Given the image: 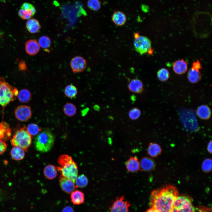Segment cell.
Listing matches in <instances>:
<instances>
[{
	"label": "cell",
	"instance_id": "6da1fadb",
	"mask_svg": "<svg viewBox=\"0 0 212 212\" xmlns=\"http://www.w3.org/2000/svg\"><path fill=\"white\" fill-rule=\"evenodd\" d=\"M178 194L176 188L172 185L156 189L151 193L150 205L159 212H170Z\"/></svg>",
	"mask_w": 212,
	"mask_h": 212
},
{
	"label": "cell",
	"instance_id": "7a4b0ae2",
	"mask_svg": "<svg viewBox=\"0 0 212 212\" xmlns=\"http://www.w3.org/2000/svg\"><path fill=\"white\" fill-rule=\"evenodd\" d=\"M58 162L59 166L57 167V168L61 175L75 183L78 170L77 164L72 157L67 155H62L58 158Z\"/></svg>",
	"mask_w": 212,
	"mask_h": 212
},
{
	"label": "cell",
	"instance_id": "3957f363",
	"mask_svg": "<svg viewBox=\"0 0 212 212\" xmlns=\"http://www.w3.org/2000/svg\"><path fill=\"white\" fill-rule=\"evenodd\" d=\"M55 140L54 135L49 130L40 131L36 137L34 143L36 150L40 152H47L53 146Z\"/></svg>",
	"mask_w": 212,
	"mask_h": 212
},
{
	"label": "cell",
	"instance_id": "277c9868",
	"mask_svg": "<svg viewBox=\"0 0 212 212\" xmlns=\"http://www.w3.org/2000/svg\"><path fill=\"white\" fill-rule=\"evenodd\" d=\"M19 92L17 88L7 82L5 78L0 77V105L3 107L16 99Z\"/></svg>",
	"mask_w": 212,
	"mask_h": 212
},
{
	"label": "cell",
	"instance_id": "5b68a950",
	"mask_svg": "<svg viewBox=\"0 0 212 212\" xmlns=\"http://www.w3.org/2000/svg\"><path fill=\"white\" fill-rule=\"evenodd\" d=\"M32 140V136L28 132L27 127L24 126L16 132L10 142L13 146L20 147L26 152L31 144Z\"/></svg>",
	"mask_w": 212,
	"mask_h": 212
},
{
	"label": "cell",
	"instance_id": "8992f818",
	"mask_svg": "<svg viewBox=\"0 0 212 212\" xmlns=\"http://www.w3.org/2000/svg\"><path fill=\"white\" fill-rule=\"evenodd\" d=\"M170 212H196L191 199L187 196H178Z\"/></svg>",
	"mask_w": 212,
	"mask_h": 212
},
{
	"label": "cell",
	"instance_id": "52a82bcc",
	"mask_svg": "<svg viewBox=\"0 0 212 212\" xmlns=\"http://www.w3.org/2000/svg\"><path fill=\"white\" fill-rule=\"evenodd\" d=\"M134 46L136 51L141 54L146 53L151 48V42L147 37L135 34Z\"/></svg>",
	"mask_w": 212,
	"mask_h": 212
},
{
	"label": "cell",
	"instance_id": "ba28073f",
	"mask_svg": "<svg viewBox=\"0 0 212 212\" xmlns=\"http://www.w3.org/2000/svg\"><path fill=\"white\" fill-rule=\"evenodd\" d=\"M130 203L125 200L124 196L116 198L110 208V212H129Z\"/></svg>",
	"mask_w": 212,
	"mask_h": 212
},
{
	"label": "cell",
	"instance_id": "9c48e42d",
	"mask_svg": "<svg viewBox=\"0 0 212 212\" xmlns=\"http://www.w3.org/2000/svg\"><path fill=\"white\" fill-rule=\"evenodd\" d=\"M14 115L18 120L22 122H26L31 117L32 112L29 106L22 105L19 106L15 109Z\"/></svg>",
	"mask_w": 212,
	"mask_h": 212
},
{
	"label": "cell",
	"instance_id": "30bf717a",
	"mask_svg": "<svg viewBox=\"0 0 212 212\" xmlns=\"http://www.w3.org/2000/svg\"><path fill=\"white\" fill-rule=\"evenodd\" d=\"M70 65L74 73L81 72L84 71L87 66L86 60L81 56H76L71 60Z\"/></svg>",
	"mask_w": 212,
	"mask_h": 212
},
{
	"label": "cell",
	"instance_id": "8fae6325",
	"mask_svg": "<svg viewBox=\"0 0 212 212\" xmlns=\"http://www.w3.org/2000/svg\"><path fill=\"white\" fill-rule=\"evenodd\" d=\"M59 179L60 186L62 191L68 194H71L74 191L76 186L72 180L62 175Z\"/></svg>",
	"mask_w": 212,
	"mask_h": 212
},
{
	"label": "cell",
	"instance_id": "7c38bea8",
	"mask_svg": "<svg viewBox=\"0 0 212 212\" xmlns=\"http://www.w3.org/2000/svg\"><path fill=\"white\" fill-rule=\"evenodd\" d=\"M155 164L154 161L148 157H144L140 162L139 170L144 171H150L153 170Z\"/></svg>",
	"mask_w": 212,
	"mask_h": 212
},
{
	"label": "cell",
	"instance_id": "4fadbf2b",
	"mask_svg": "<svg viewBox=\"0 0 212 212\" xmlns=\"http://www.w3.org/2000/svg\"><path fill=\"white\" fill-rule=\"evenodd\" d=\"M40 46L38 42L34 39L28 40L25 44V50L29 55L33 56L37 54L39 51Z\"/></svg>",
	"mask_w": 212,
	"mask_h": 212
},
{
	"label": "cell",
	"instance_id": "5bb4252c",
	"mask_svg": "<svg viewBox=\"0 0 212 212\" xmlns=\"http://www.w3.org/2000/svg\"><path fill=\"white\" fill-rule=\"evenodd\" d=\"M129 90L135 93H140L143 90V85L142 81L138 79H133L130 82L128 85Z\"/></svg>",
	"mask_w": 212,
	"mask_h": 212
},
{
	"label": "cell",
	"instance_id": "9a60e30c",
	"mask_svg": "<svg viewBox=\"0 0 212 212\" xmlns=\"http://www.w3.org/2000/svg\"><path fill=\"white\" fill-rule=\"evenodd\" d=\"M173 69L176 74H182L187 70V63L183 59L177 60L174 63Z\"/></svg>",
	"mask_w": 212,
	"mask_h": 212
},
{
	"label": "cell",
	"instance_id": "2e32d148",
	"mask_svg": "<svg viewBox=\"0 0 212 212\" xmlns=\"http://www.w3.org/2000/svg\"><path fill=\"white\" fill-rule=\"evenodd\" d=\"M198 117L201 119L207 120L209 119L211 115V110L207 105H202L199 106L196 110Z\"/></svg>",
	"mask_w": 212,
	"mask_h": 212
},
{
	"label": "cell",
	"instance_id": "e0dca14e",
	"mask_svg": "<svg viewBox=\"0 0 212 212\" xmlns=\"http://www.w3.org/2000/svg\"><path fill=\"white\" fill-rule=\"evenodd\" d=\"M125 165L127 170L130 172H135L139 170L140 162L136 156L130 157L126 162Z\"/></svg>",
	"mask_w": 212,
	"mask_h": 212
},
{
	"label": "cell",
	"instance_id": "ac0fdd59",
	"mask_svg": "<svg viewBox=\"0 0 212 212\" xmlns=\"http://www.w3.org/2000/svg\"><path fill=\"white\" fill-rule=\"evenodd\" d=\"M26 27L30 33L34 34L39 30L41 26L37 20L34 18H30L26 22Z\"/></svg>",
	"mask_w": 212,
	"mask_h": 212
},
{
	"label": "cell",
	"instance_id": "d6986e66",
	"mask_svg": "<svg viewBox=\"0 0 212 212\" xmlns=\"http://www.w3.org/2000/svg\"><path fill=\"white\" fill-rule=\"evenodd\" d=\"M112 19L116 25L121 26L125 23L127 18L123 12L117 11L113 13L112 16Z\"/></svg>",
	"mask_w": 212,
	"mask_h": 212
},
{
	"label": "cell",
	"instance_id": "ffe728a7",
	"mask_svg": "<svg viewBox=\"0 0 212 212\" xmlns=\"http://www.w3.org/2000/svg\"><path fill=\"white\" fill-rule=\"evenodd\" d=\"M11 130L6 122L2 121L0 123V140L5 141L10 137Z\"/></svg>",
	"mask_w": 212,
	"mask_h": 212
},
{
	"label": "cell",
	"instance_id": "44dd1931",
	"mask_svg": "<svg viewBox=\"0 0 212 212\" xmlns=\"http://www.w3.org/2000/svg\"><path fill=\"white\" fill-rule=\"evenodd\" d=\"M25 152L26 151L23 148L18 146H14L11 150L10 155L13 160L19 161L23 159Z\"/></svg>",
	"mask_w": 212,
	"mask_h": 212
},
{
	"label": "cell",
	"instance_id": "7402d4cb",
	"mask_svg": "<svg viewBox=\"0 0 212 212\" xmlns=\"http://www.w3.org/2000/svg\"><path fill=\"white\" fill-rule=\"evenodd\" d=\"M70 198L72 202L74 205H79L84 202V193L78 190L74 191L72 193Z\"/></svg>",
	"mask_w": 212,
	"mask_h": 212
},
{
	"label": "cell",
	"instance_id": "603a6c76",
	"mask_svg": "<svg viewBox=\"0 0 212 212\" xmlns=\"http://www.w3.org/2000/svg\"><path fill=\"white\" fill-rule=\"evenodd\" d=\"M187 77L190 82L195 83L201 80V75L199 70L191 68L188 72Z\"/></svg>",
	"mask_w": 212,
	"mask_h": 212
},
{
	"label": "cell",
	"instance_id": "cb8c5ba5",
	"mask_svg": "<svg viewBox=\"0 0 212 212\" xmlns=\"http://www.w3.org/2000/svg\"><path fill=\"white\" fill-rule=\"evenodd\" d=\"M57 168L54 165H49L46 166L44 170L45 176L49 179L54 178L57 175Z\"/></svg>",
	"mask_w": 212,
	"mask_h": 212
},
{
	"label": "cell",
	"instance_id": "d4e9b609",
	"mask_svg": "<svg viewBox=\"0 0 212 212\" xmlns=\"http://www.w3.org/2000/svg\"><path fill=\"white\" fill-rule=\"evenodd\" d=\"M161 151V149L158 144L151 143L149 145L147 153L151 157H155L159 155Z\"/></svg>",
	"mask_w": 212,
	"mask_h": 212
},
{
	"label": "cell",
	"instance_id": "484cf974",
	"mask_svg": "<svg viewBox=\"0 0 212 212\" xmlns=\"http://www.w3.org/2000/svg\"><path fill=\"white\" fill-rule=\"evenodd\" d=\"M17 97L19 101L23 103L29 102L31 100L32 94L27 89H23L19 92Z\"/></svg>",
	"mask_w": 212,
	"mask_h": 212
},
{
	"label": "cell",
	"instance_id": "4316f807",
	"mask_svg": "<svg viewBox=\"0 0 212 212\" xmlns=\"http://www.w3.org/2000/svg\"><path fill=\"white\" fill-rule=\"evenodd\" d=\"M36 9L35 7L31 9H20L18 12V14L20 17L23 19H29L31 18L36 13Z\"/></svg>",
	"mask_w": 212,
	"mask_h": 212
},
{
	"label": "cell",
	"instance_id": "83f0119b",
	"mask_svg": "<svg viewBox=\"0 0 212 212\" xmlns=\"http://www.w3.org/2000/svg\"><path fill=\"white\" fill-rule=\"evenodd\" d=\"M64 92L65 95L67 97L72 99L76 96L77 93V87L72 84L67 85L65 87Z\"/></svg>",
	"mask_w": 212,
	"mask_h": 212
},
{
	"label": "cell",
	"instance_id": "f1b7e54d",
	"mask_svg": "<svg viewBox=\"0 0 212 212\" xmlns=\"http://www.w3.org/2000/svg\"><path fill=\"white\" fill-rule=\"evenodd\" d=\"M63 110L64 114L67 116L72 117L76 113L77 108L75 105L72 103H66L64 106Z\"/></svg>",
	"mask_w": 212,
	"mask_h": 212
},
{
	"label": "cell",
	"instance_id": "f546056e",
	"mask_svg": "<svg viewBox=\"0 0 212 212\" xmlns=\"http://www.w3.org/2000/svg\"><path fill=\"white\" fill-rule=\"evenodd\" d=\"M74 183L77 187L84 188L87 186L88 183V179L86 176L82 174L77 177Z\"/></svg>",
	"mask_w": 212,
	"mask_h": 212
},
{
	"label": "cell",
	"instance_id": "4dcf8cb0",
	"mask_svg": "<svg viewBox=\"0 0 212 212\" xmlns=\"http://www.w3.org/2000/svg\"><path fill=\"white\" fill-rule=\"evenodd\" d=\"M169 72L168 69L164 68L159 69L157 73V77L158 79L161 82H165L169 79Z\"/></svg>",
	"mask_w": 212,
	"mask_h": 212
},
{
	"label": "cell",
	"instance_id": "1f68e13d",
	"mask_svg": "<svg viewBox=\"0 0 212 212\" xmlns=\"http://www.w3.org/2000/svg\"><path fill=\"white\" fill-rule=\"evenodd\" d=\"M38 43L40 47L44 49H46L50 46L51 41L48 36H43L39 38Z\"/></svg>",
	"mask_w": 212,
	"mask_h": 212
},
{
	"label": "cell",
	"instance_id": "d6a6232c",
	"mask_svg": "<svg viewBox=\"0 0 212 212\" xmlns=\"http://www.w3.org/2000/svg\"><path fill=\"white\" fill-rule=\"evenodd\" d=\"M87 6L91 10L97 11L100 9L101 5L99 0H88L87 2Z\"/></svg>",
	"mask_w": 212,
	"mask_h": 212
},
{
	"label": "cell",
	"instance_id": "836d02e7",
	"mask_svg": "<svg viewBox=\"0 0 212 212\" xmlns=\"http://www.w3.org/2000/svg\"><path fill=\"white\" fill-rule=\"evenodd\" d=\"M27 127L28 132L32 136L37 135L41 131L38 125L35 123L29 124Z\"/></svg>",
	"mask_w": 212,
	"mask_h": 212
},
{
	"label": "cell",
	"instance_id": "e575fe53",
	"mask_svg": "<svg viewBox=\"0 0 212 212\" xmlns=\"http://www.w3.org/2000/svg\"><path fill=\"white\" fill-rule=\"evenodd\" d=\"M141 114L140 110L137 108H133L131 109L128 113L129 118L132 120H135L138 119Z\"/></svg>",
	"mask_w": 212,
	"mask_h": 212
},
{
	"label": "cell",
	"instance_id": "d590c367",
	"mask_svg": "<svg viewBox=\"0 0 212 212\" xmlns=\"http://www.w3.org/2000/svg\"><path fill=\"white\" fill-rule=\"evenodd\" d=\"M212 162L211 159H207L203 162L202 165V169L205 172H208L212 169Z\"/></svg>",
	"mask_w": 212,
	"mask_h": 212
},
{
	"label": "cell",
	"instance_id": "8d00e7d4",
	"mask_svg": "<svg viewBox=\"0 0 212 212\" xmlns=\"http://www.w3.org/2000/svg\"><path fill=\"white\" fill-rule=\"evenodd\" d=\"M7 145L3 140H0V155L3 153L6 150Z\"/></svg>",
	"mask_w": 212,
	"mask_h": 212
},
{
	"label": "cell",
	"instance_id": "74e56055",
	"mask_svg": "<svg viewBox=\"0 0 212 212\" xmlns=\"http://www.w3.org/2000/svg\"><path fill=\"white\" fill-rule=\"evenodd\" d=\"M191 68L198 70H199L202 68L199 61L198 60H197V61L193 62Z\"/></svg>",
	"mask_w": 212,
	"mask_h": 212
},
{
	"label": "cell",
	"instance_id": "f35d334b",
	"mask_svg": "<svg viewBox=\"0 0 212 212\" xmlns=\"http://www.w3.org/2000/svg\"><path fill=\"white\" fill-rule=\"evenodd\" d=\"M34 7L32 4L27 2L24 3L21 6V9L26 10L31 9Z\"/></svg>",
	"mask_w": 212,
	"mask_h": 212
},
{
	"label": "cell",
	"instance_id": "ab89813d",
	"mask_svg": "<svg viewBox=\"0 0 212 212\" xmlns=\"http://www.w3.org/2000/svg\"><path fill=\"white\" fill-rule=\"evenodd\" d=\"M19 69L21 71H24L26 70L27 68L26 64L24 61H21L19 64Z\"/></svg>",
	"mask_w": 212,
	"mask_h": 212
},
{
	"label": "cell",
	"instance_id": "60d3db41",
	"mask_svg": "<svg viewBox=\"0 0 212 212\" xmlns=\"http://www.w3.org/2000/svg\"><path fill=\"white\" fill-rule=\"evenodd\" d=\"M62 212H74V211L72 207L67 206L63 208Z\"/></svg>",
	"mask_w": 212,
	"mask_h": 212
},
{
	"label": "cell",
	"instance_id": "b9f144b4",
	"mask_svg": "<svg viewBox=\"0 0 212 212\" xmlns=\"http://www.w3.org/2000/svg\"><path fill=\"white\" fill-rule=\"evenodd\" d=\"M212 141H211L207 145V150L210 153H212Z\"/></svg>",
	"mask_w": 212,
	"mask_h": 212
},
{
	"label": "cell",
	"instance_id": "7bdbcfd3",
	"mask_svg": "<svg viewBox=\"0 0 212 212\" xmlns=\"http://www.w3.org/2000/svg\"><path fill=\"white\" fill-rule=\"evenodd\" d=\"M145 212H159L154 208H151L148 209Z\"/></svg>",
	"mask_w": 212,
	"mask_h": 212
},
{
	"label": "cell",
	"instance_id": "ee69618b",
	"mask_svg": "<svg viewBox=\"0 0 212 212\" xmlns=\"http://www.w3.org/2000/svg\"><path fill=\"white\" fill-rule=\"evenodd\" d=\"M2 193L1 192V190L0 189V201L1 200L2 198Z\"/></svg>",
	"mask_w": 212,
	"mask_h": 212
}]
</instances>
